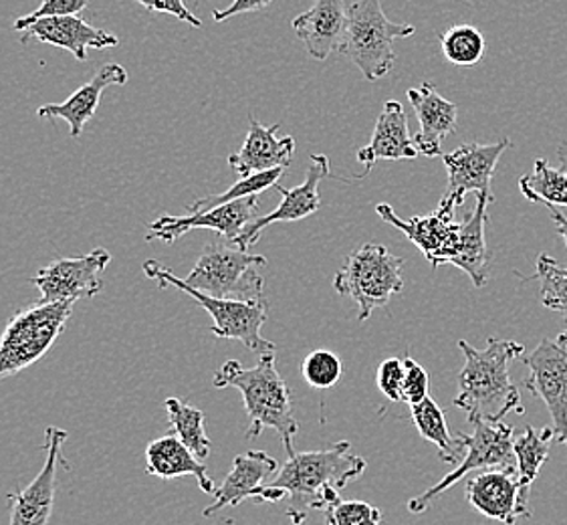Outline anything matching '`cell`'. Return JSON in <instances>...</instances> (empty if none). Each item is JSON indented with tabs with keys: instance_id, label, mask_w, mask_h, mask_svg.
I'll list each match as a JSON object with an SVG mask.
<instances>
[{
	"instance_id": "cell-2",
	"label": "cell",
	"mask_w": 567,
	"mask_h": 525,
	"mask_svg": "<svg viewBox=\"0 0 567 525\" xmlns=\"http://www.w3.org/2000/svg\"><path fill=\"white\" fill-rule=\"evenodd\" d=\"M465 366L458 374V394L453 404L468 414V423H501L509 412L523 414L522 394L511 382V362L525 358V346L513 340L488 338L487 348L477 350L458 340Z\"/></svg>"
},
{
	"instance_id": "cell-35",
	"label": "cell",
	"mask_w": 567,
	"mask_h": 525,
	"mask_svg": "<svg viewBox=\"0 0 567 525\" xmlns=\"http://www.w3.org/2000/svg\"><path fill=\"white\" fill-rule=\"evenodd\" d=\"M326 525H382V512L370 503L348 500L333 503L326 512Z\"/></svg>"
},
{
	"instance_id": "cell-42",
	"label": "cell",
	"mask_w": 567,
	"mask_h": 525,
	"mask_svg": "<svg viewBox=\"0 0 567 525\" xmlns=\"http://www.w3.org/2000/svg\"><path fill=\"white\" fill-rule=\"evenodd\" d=\"M557 158H559V168L567 172V142H561V144H559Z\"/></svg>"
},
{
	"instance_id": "cell-6",
	"label": "cell",
	"mask_w": 567,
	"mask_h": 525,
	"mask_svg": "<svg viewBox=\"0 0 567 525\" xmlns=\"http://www.w3.org/2000/svg\"><path fill=\"white\" fill-rule=\"evenodd\" d=\"M144 274L148 275L152 281H156L162 289L176 287L186 296L193 297L194 301L206 309L208 316L213 318L210 331L216 338L239 340L255 354H275V343L265 340L261 336V328L269 318L267 299L245 301V299H218V297L206 296L186 286L184 279H178L156 261L144 262Z\"/></svg>"
},
{
	"instance_id": "cell-27",
	"label": "cell",
	"mask_w": 567,
	"mask_h": 525,
	"mask_svg": "<svg viewBox=\"0 0 567 525\" xmlns=\"http://www.w3.org/2000/svg\"><path fill=\"white\" fill-rule=\"evenodd\" d=\"M410 416L414 426L419 429L420 436L439 446V457L443 459L444 463L458 465L465 459V441L461 439V434H451L446 414L431 397L422 400L420 404L410 406Z\"/></svg>"
},
{
	"instance_id": "cell-8",
	"label": "cell",
	"mask_w": 567,
	"mask_h": 525,
	"mask_svg": "<svg viewBox=\"0 0 567 525\" xmlns=\"http://www.w3.org/2000/svg\"><path fill=\"white\" fill-rule=\"evenodd\" d=\"M267 265L261 255L243 251L235 245H205L184 284L218 299H265V281L259 269Z\"/></svg>"
},
{
	"instance_id": "cell-7",
	"label": "cell",
	"mask_w": 567,
	"mask_h": 525,
	"mask_svg": "<svg viewBox=\"0 0 567 525\" xmlns=\"http://www.w3.org/2000/svg\"><path fill=\"white\" fill-rule=\"evenodd\" d=\"M402 267L404 259L392 255L388 247L365 243L346 257L343 267L333 277V289L353 299L358 303V320L365 321L404 289Z\"/></svg>"
},
{
	"instance_id": "cell-1",
	"label": "cell",
	"mask_w": 567,
	"mask_h": 525,
	"mask_svg": "<svg viewBox=\"0 0 567 525\" xmlns=\"http://www.w3.org/2000/svg\"><path fill=\"white\" fill-rule=\"evenodd\" d=\"M365 467V459L350 453L348 441H340L326 451L296 453L265 487L262 502L287 500V517L293 525H303L311 512H326L340 502L341 490L360 480Z\"/></svg>"
},
{
	"instance_id": "cell-21",
	"label": "cell",
	"mask_w": 567,
	"mask_h": 525,
	"mask_svg": "<svg viewBox=\"0 0 567 525\" xmlns=\"http://www.w3.org/2000/svg\"><path fill=\"white\" fill-rule=\"evenodd\" d=\"M127 78L130 73L120 63H105L69 100L61 103H45L37 110V115L43 120H58V117L65 120L71 137H81L83 127L97 112L102 93L112 85H125Z\"/></svg>"
},
{
	"instance_id": "cell-24",
	"label": "cell",
	"mask_w": 567,
	"mask_h": 525,
	"mask_svg": "<svg viewBox=\"0 0 567 525\" xmlns=\"http://www.w3.org/2000/svg\"><path fill=\"white\" fill-rule=\"evenodd\" d=\"M33 39L39 43H45V45L61 47L78 61H87L90 49H107V47H115L120 43L115 34H110L103 29H95L80 17L41 19L24 31L21 43H29Z\"/></svg>"
},
{
	"instance_id": "cell-13",
	"label": "cell",
	"mask_w": 567,
	"mask_h": 525,
	"mask_svg": "<svg viewBox=\"0 0 567 525\" xmlns=\"http://www.w3.org/2000/svg\"><path fill=\"white\" fill-rule=\"evenodd\" d=\"M68 436V431L59 426H47L45 465L27 490L7 493V500L11 502L9 525H49L51 522L58 493V469L61 465L69 467L63 459V443Z\"/></svg>"
},
{
	"instance_id": "cell-26",
	"label": "cell",
	"mask_w": 567,
	"mask_h": 525,
	"mask_svg": "<svg viewBox=\"0 0 567 525\" xmlns=\"http://www.w3.org/2000/svg\"><path fill=\"white\" fill-rule=\"evenodd\" d=\"M493 200H495L493 195H477V205L466 213L465 220L461 223V243H458L456 257L451 262L461 271H465L475 287H485L488 281V267H491L493 255L488 251L485 227H487V206Z\"/></svg>"
},
{
	"instance_id": "cell-39",
	"label": "cell",
	"mask_w": 567,
	"mask_h": 525,
	"mask_svg": "<svg viewBox=\"0 0 567 525\" xmlns=\"http://www.w3.org/2000/svg\"><path fill=\"white\" fill-rule=\"evenodd\" d=\"M142 7H146L152 12H166L176 17L178 21L193 24V27H203V21L198 17H194L193 12L188 11V7L184 4V0H136Z\"/></svg>"
},
{
	"instance_id": "cell-16",
	"label": "cell",
	"mask_w": 567,
	"mask_h": 525,
	"mask_svg": "<svg viewBox=\"0 0 567 525\" xmlns=\"http://www.w3.org/2000/svg\"><path fill=\"white\" fill-rule=\"evenodd\" d=\"M323 178H329V158L326 154H313L311 156V166L307 171L306 181L299 184L293 191L285 188L281 184L275 186V191L284 196V203L277 206L272 213L265 217H257L249 223L245 230L240 233L239 239L233 245L239 247L243 251H249L250 247L261 239L262 230L275 223H296L303 218L316 215L321 206L319 198V183Z\"/></svg>"
},
{
	"instance_id": "cell-22",
	"label": "cell",
	"mask_w": 567,
	"mask_h": 525,
	"mask_svg": "<svg viewBox=\"0 0 567 525\" xmlns=\"http://www.w3.org/2000/svg\"><path fill=\"white\" fill-rule=\"evenodd\" d=\"M419 150L409 134V117L400 103L390 100L375 122L374 134L365 148L358 150V162L363 164V174L353 181H363L375 162L380 161H414L419 158Z\"/></svg>"
},
{
	"instance_id": "cell-10",
	"label": "cell",
	"mask_w": 567,
	"mask_h": 525,
	"mask_svg": "<svg viewBox=\"0 0 567 525\" xmlns=\"http://www.w3.org/2000/svg\"><path fill=\"white\" fill-rule=\"evenodd\" d=\"M456 198L444 195L441 205L426 217L400 218L390 205L375 206L378 217L394 229L402 230L410 243L429 259L432 269H439L444 262H453L461 243V223L454 220Z\"/></svg>"
},
{
	"instance_id": "cell-15",
	"label": "cell",
	"mask_w": 567,
	"mask_h": 525,
	"mask_svg": "<svg viewBox=\"0 0 567 525\" xmlns=\"http://www.w3.org/2000/svg\"><path fill=\"white\" fill-rule=\"evenodd\" d=\"M259 213V196H247L228 205L216 206L213 210L190 215V217H172V215H162L158 220L150 223L146 240H164V243H174L181 239L193 229L216 230L223 239H239L240 233L245 227L257 218Z\"/></svg>"
},
{
	"instance_id": "cell-23",
	"label": "cell",
	"mask_w": 567,
	"mask_h": 525,
	"mask_svg": "<svg viewBox=\"0 0 567 525\" xmlns=\"http://www.w3.org/2000/svg\"><path fill=\"white\" fill-rule=\"evenodd\" d=\"M293 31L306 45L309 58L326 61L340 53L348 31V9L343 0H316L309 11L293 19Z\"/></svg>"
},
{
	"instance_id": "cell-29",
	"label": "cell",
	"mask_w": 567,
	"mask_h": 525,
	"mask_svg": "<svg viewBox=\"0 0 567 525\" xmlns=\"http://www.w3.org/2000/svg\"><path fill=\"white\" fill-rule=\"evenodd\" d=\"M164 406L168 412L172 433L176 434L182 443L188 446L200 461L208 457L210 439L206 436L205 412L182 402L178 397L164 400Z\"/></svg>"
},
{
	"instance_id": "cell-20",
	"label": "cell",
	"mask_w": 567,
	"mask_h": 525,
	"mask_svg": "<svg viewBox=\"0 0 567 525\" xmlns=\"http://www.w3.org/2000/svg\"><path fill=\"white\" fill-rule=\"evenodd\" d=\"M406 97L412 103L420 122V130L416 136L412 137L414 148L426 158L443 156L444 137L456 132V117H458L456 103L449 102L443 95H439L432 83L410 87Z\"/></svg>"
},
{
	"instance_id": "cell-40",
	"label": "cell",
	"mask_w": 567,
	"mask_h": 525,
	"mask_svg": "<svg viewBox=\"0 0 567 525\" xmlns=\"http://www.w3.org/2000/svg\"><path fill=\"white\" fill-rule=\"evenodd\" d=\"M271 2L272 0H235L228 9L213 12V19H215L216 23H223V21L233 19V17H237V14L262 11V9H267Z\"/></svg>"
},
{
	"instance_id": "cell-38",
	"label": "cell",
	"mask_w": 567,
	"mask_h": 525,
	"mask_svg": "<svg viewBox=\"0 0 567 525\" xmlns=\"http://www.w3.org/2000/svg\"><path fill=\"white\" fill-rule=\"evenodd\" d=\"M429 372L422 366L406 356L404 358V402L414 406L420 404L422 400L429 399Z\"/></svg>"
},
{
	"instance_id": "cell-30",
	"label": "cell",
	"mask_w": 567,
	"mask_h": 525,
	"mask_svg": "<svg viewBox=\"0 0 567 525\" xmlns=\"http://www.w3.org/2000/svg\"><path fill=\"white\" fill-rule=\"evenodd\" d=\"M519 191L532 203L567 206V172L539 158L535 161L534 172L519 178Z\"/></svg>"
},
{
	"instance_id": "cell-41",
	"label": "cell",
	"mask_w": 567,
	"mask_h": 525,
	"mask_svg": "<svg viewBox=\"0 0 567 525\" xmlns=\"http://www.w3.org/2000/svg\"><path fill=\"white\" fill-rule=\"evenodd\" d=\"M544 206H547V208H549V215H551V220H554V223H556L557 235H559V237H561V239H564V243H566V247H567V218L564 217V215H561V213H559V210H557L556 206H554V205H544Z\"/></svg>"
},
{
	"instance_id": "cell-18",
	"label": "cell",
	"mask_w": 567,
	"mask_h": 525,
	"mask_svg": "<svg viewBox=\"0 0 567 525\" xmlns=\"http://www.w3.org/2000/svg\"><path fill=\"white\" fill-rule=\"evenodd\" d=\"M277 473L279 463L265 451H247L243 455H237L227 480L213 493L215 503H210L203 515L210 517L227 507H237L245 500L262 502L265 487L275 480L272 475Z\"/></svg>"
},
{
	"instance_id": "cell-28",
	"label": "cell",
	"mask_w": 567,
	"mask_h": 525,
	"mask_svg": "<svg viewBox=\"0 0 567 525\" xmlns=\"http://www.w3.org/2000/svg\"><path fill=\"white\" fill-rule=\"evenodd\" d=\"M554 439H556V434H554L551 426H545L542 433H537L534 426H527L523 431L522 436L515 441V445H513L515 467H517V473H519L523 493L527 497L532 493L534 481L539 477L542 467H544L545 461L549 457V446H551Z\"/></svg>"
},
{
	"instance_id": "cell-43",
	"label": "cell",
	"mask_w": 567,
	"mask_h": 525,
	"mask_svg": "<svg viewBox=\"0 0 567 525\" xmlns=\"http://www.w3.org/2000/svg\"><path fill=\"white\" fill-rule=\"evenodd\" d=\"M557 342L564 343V346H566V348H567V330L561 331V333H559V336H557Z\"/></svg>"
},
{
	"instance_id": "cell-37",
	"label": "cell",
	"mask_w": 567,
	"mask_h": 525,
	"mask_svg": "<svg viewBox=\"0 0 567 525\" xmlns=\"http://www.w3.org/2000/svg\"><path fill=\"white\" fill-rule=\"evenodd\" d=\"M375 382L388 400L404 402V360L386 358L378 366Z\"/></svg>"
},
{
	"instance_id": "cell-19",
	"label": "cell",
	"mask_w": 567,
	"mask_h": 525,
	"mask_svg": "<svg viewBox=\"0 0 567 525\" xmlns=\"http://www.w3.org/2000/svg\"><path fill=\"white\" fill-rule=\"evenodd\" d=\"M279 130L281 124L262 126L261 122L250 114L249 132L243 148L228 156L230 168L239 172L240 178H247L259 172L287 168L296 152V137H277Z\"/></svg>"
},
{
	"instance_id": "cell-5",
	"label": "cell",
	"mask_w": 567,
	"mask_h": 525,
	"mask_svg": "<svg viewBox=\"0 0 567 525\" xmlns=\"http://www.w3.org/2000/svg\"><path fill=\"white\" fill-rule=\"evenodd\" d=\"M75 299L19 309L0 333V380L37 364L65 330Z\"/></svg>"
},
{
	"instance_id": "cell-4",
	"label": "cell",
	"mask_w": 567,
	"mask_h": 525,
	"mask_svg": "<svg viewBox=\"0 0 567 525\" xmlns=\"http://www.w3.org/2000/svg\"><path fill=\"white\" fill-rule=\"evenodd\" d=\"M414 33V24L392 23L380 0H355L348 9V31L340 53L362 71L365 80H382L396 63L394 41Z\"/></svg>"
},
{
	"instance_id": "cell-14",
	"label": "cell",
	"mask_w": 567,
	"mask_h": 525,
	"mask_svg": "<svg viewBox=\"0 0 567 525\" xmlns=\"http://www.w3.org/2000/svg\"><path fill=\"white\" fill-rule=\"evenodd\" d=\"M466 502L478 514L503 525H515L522 517H532L529 497L523 493L517 467L487 469L466 481Z\"/></svg>"
},
{
	"instance_id": "cell-34",
	"label": "cell",
	"mask_w": 567,
	"mask_h": 525,
	"mask_svg": "<svg viewBox=\"0 0 567 525\" xmlns=\"http://www.w3.org/2000/svg\"><path fill=\"white\" fill-rule=\"evenodd\" d=\"M307 384L313 389L326 390L340 382L343 366L341 360L329 350H316L307 356L301 366Z\"/></svg>"
},
{
	"instance_id": "cell-3",
	"label": "cell",
	"mask_w": 567,
	"mask_h": 525,
	"mask_svg": "<svg viewBox=\"0 0 567 525\" xmlns=\"http://www.w3.org/2000/svg\"><path fill=\"white\" fill-rule=\"evenodd\" d=\"M215 389H237L243 394L249 416V439H257L265 429H275L284 441L287 455H296L299 424L293 416V397L275 368V354L259 356L252 368H243L237 360L220 366L213 380Z\"/></svg>"
},
{
	"instance_id": "cell-17",
	"label": "cell",
	"mask_w": 567,
	"mask_h": 525,
	"mask_svg": "<svg viewBox=\"0 0 567 525\" xmlns=\"http://www.w3.org/2000/svg\"><path fill=\"white\" fill-rule=\"evenodd\" d=\"M509 137H503L495 144H465L443 154L444 166L449 172V193L458 205L465 203L468 193L475 195H493L491 181L497 171V164L505 150L511 148Z\"/></svg>"
},
{
	"instance_id": "cell-33",
	"label": "cell",
	"mask_w": 567,
	"mask_h": 525,
	"mask_svg": "<svg viewBox=\"0 0 567 525\" xmlns=\"http://www.w3.org/2000/svg\"><path fill=\"white\" fill-rule=\"evenodd\" d=\"M534 277L529 279H537L539 281V297L545 308L557 311L559 316H564L567 320V267L557 262L554 257L549 255H539L537 262H535Z\"/></svg>"
},
{
	"instance_id": "cell-12",
	"label": "cell",
	"mask_w": 567,
	"mask_h": 525,
	"mask_svg": "<svg viewBox=\"0 0 567 525\" xmlns=\"http://www.w3.org/2000/svg\"><path fill=\"white\" fill-rule=\"evenodd\" d=\"M529 378L525 389L542 399L551 414L557 443L567 446V348L561 342L542 340L525 358Z\"/></svg>"
},
{
	"instance_id": "cell-31",
	"label": "cell",
	"mask_w": 567,
	"mask_h": 525,
	"mask_svg": "<svg viewBox=\"0 0 567 525\" xmlns=\"http://www.w3.org/2000/svg\"><path fill=\"white\" fill-rule=\"evenodd\" d=\"M444 58L458 68H475L485 55L487 41L473 24H454L439 34Z\"/></svg>"
},
{
	"instance_id": "cell-25",
	"label": "cell",
	"mask_w": 567,
	"mask_h": 525,
	"mask_svg": "<svg viewBox=\"0 0 567 525\" xmlns=\"http://www.w3.org/2000/svg\"><path fill=\"white\" fill-rule=\"evenodd\" d=\"M146 471L159 480L194 477L203 492L208 495L216 492L215 481L208 475L205 463L176 434L159 436L150 443L146 449Z\"/></svg>"
},
{
	"instance_id": "cell-36",
	"label": "cell",
	"mask_w": 567,
	"mask_h": 525,
	"mask_svg": "<svg viewBox=\"0 0 567 525\" xmlns=\"http://www.w3.org/2000/svg\"><path fill=\"white\" fill-rule=\"evenodd\" d=\"M83 9H87V0H43L31 14L17 19L14 29L27 31L31 24L49 17H78Z\"/></svg>"
},
{
	"instance_id": "cell-9",
	"label": "cell",
	"mask_w": 567,
	"mask_h": 525,
	"mask_svg": "<svg viewBox=\"0 0 567 525\" xmlns=\"http://www.w3.org/2000/svg\"><path fill=\"white\" fill-rule=\"evenodd\" d=\"M475 433L461 434L465 441V459L456 465L454 471L444 475L443 480L431 490L420 493L419 497L410 500V514H422L436 502L446 490H451L454 483L475 473V471H487V469L515 467V439H513V426L505 423H488V421H473Z\"/></svg>"
},
{
	"instance_id": "cell-11",
	"label": "cell",
	"mask_w": 567,
	"mask_h": 525,
	"mask_svg": "<svg viewBox=\"0 0 567 525\" xmlns=\"http://www.w3.org/2000/svg\"><path fill=\"white\" fill-rule=\"evenodd\" d=\"M112 255L105 249H93L83 257H65L49 262L31 279L41 291V303H58L68 299L97 296L103 289L100 275L107 269Z\"/></svg>"
},
{
	"instance_id": "cell-32",
	"label": "cell",
	"mask_w": 567,
	"mask_h": 525,
	"mask_svg": "<svg viewBox=\"0 0 567 525\" xmlns=\"http://www.w3.org/2000/svg\"><path fill=\"white\" fill-rule=\"evenodd\" d=\"M285 174V168H275V171L259 172V174H252L247 178H240L239 183L233 184L228 188L227 193H220V195L205 196V198H198L190 205H186L190 215H198V213H206V210H213L216 206L228 205V203H235L240 198H247V196H259L269 188H275L281 176Z\"/></svg>"
}]
</instances>
